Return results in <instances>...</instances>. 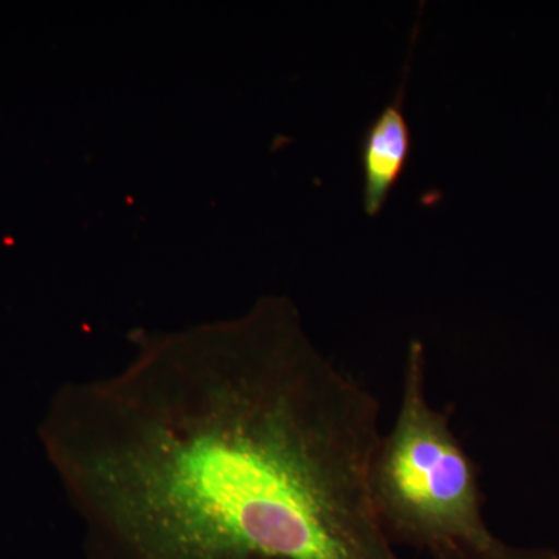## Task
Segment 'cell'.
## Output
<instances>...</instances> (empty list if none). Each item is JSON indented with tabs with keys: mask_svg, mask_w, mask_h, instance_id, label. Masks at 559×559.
I'll use <instances>...</instances> for the list:
<instances>
[{
	"mask_svg": "<svg viewBox=\"0 0 559 559\" xmlns=\"http://www.w3.org/2000/svg\"><path fill=\"white\" fill-rule=\"evenodd\" d=\"M380 411L267 299L64 385L43 440L106 559H400L370 492Z\"/></svg>",
	"mask_w": 559,
	"mask_h": 559,
	"instance_id": "1",
	"label": "cell"
},
{
	"mask_svg": "<svg viewBox=\"0 0 559 559\" xmlns=\"http://www.w3.org/2000/svg\"><path fill=\"white\" fill-rule=\"evenodd\" d=\"M480 469L452 428V407L428 399V356L407 345L399 414L370 466L374 513L393 546L432 559H559L549 547L500 539L485 521Z\"/></svg>",
	"mask_w": 559,
	"mask_h": 559,
	"instance_id": "2",
	"label": "cell"
},
{
	"mask_svg": "<svg viewBox=\"0 0 559 559\" xmlns=\"http://www.w3.org/2000/svg\"><path fill=\"white\" fill-rule=\"evenodd\" d=\"M404 69L392 100L369 121L360 138V200L370 218H377L388 205L414 150V138L404 109L409 68Z\"/></svg>",
	"mask_w": 559,
	"mask_h": 559,
	"instance_id": "3",
	"label": "cell"
}]
</instances>
